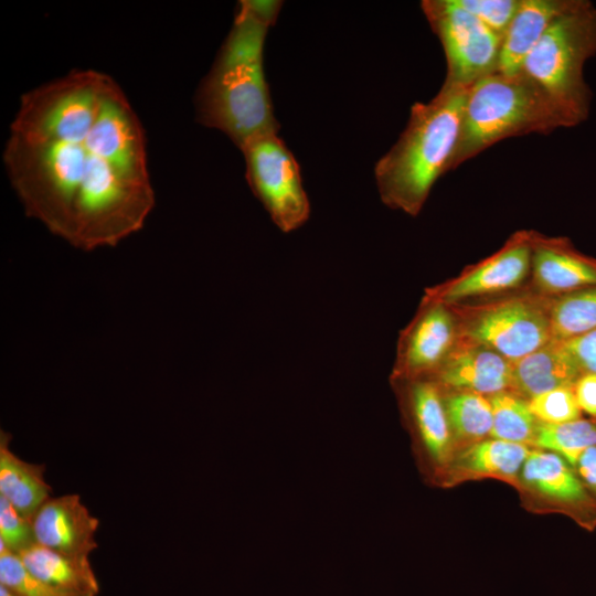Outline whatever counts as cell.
Returning <instances> with one entry per match:
<instances>
[{"instance_id":"1","label":"cell","mask_w":596,"mask_h":596,"mask_svg":"<svg viewBox=\"0 0 596 596\" xmlns=\"http://www.w3.org/2000/svg\"><path fill=\"white\" fill-rule=\"evenodd\" d=\"M2 158L25 214L85 252L139 232L156 204L142 124L96 70L23 94Z\"/></svg>"},{"instance_id":"2","label":"cell","mask_w":596,"mask_h":596,"mask_svg":"<svg viewBox=\"0 0 596 596\" xmlns=\"http://www.w3.org/2000/svg\"><path fill=\"white\" fill-rule=\"evenodd\" d=\"M269 26L248 0L238 1L232 26L195 93L196 120L225 134L238 149L280 129L264 72Z\"/></svg>"},{"instance_id":"3","label":"cell","mask_w":596,"mask_h":596,"mask_svg":"<svg viewBox=\"0 0 596 596\" xmlns=\"http://www.w3.org/2000/svg\"><path fill=\"white\" fill-rule=\"evenodd\" d=\"M467 88L444 82L430 100L412 105L405 129L375 163L386 205L417 214L436 181L451 171Z\"/></svg>"},{"instance_id":"4","label":"cell","mask_w":596,"mask_h":596,"mask_svg":"<svg viewBox=\"0 0 596 596\" xmlns=\"http://www.w3.org/2000/svg\"><path fill=\"white\" fill-rule=\"evenodd\" d=\"M572 125L549 95L519 72H493L467 88L451 170L501 140Z\"/></svg>"},{"instance_id":"5","label":"cell","mask_w":596,"mask_h":596,"mask_svg":"<svg viewBox=\"0 0 596 596\" xmlns=\"http://www.w3.org/2000/svg\"><path fill=\"white\" fill-rule=\"evenodd\" d=\"M596 56V6L578 0L546 30L521 71L533 79L575 127L588 118L592 89L584 67Z\"/></svg>"},{"instance_id":"6","label":"cell","mask_w":596,"mask_h":596,"mask_svg":"<svg viewBox=\"0 0 596 596\" xmlns=\"http://www.w3.org/2000/svg\"><path fill=\"white\" fill-rule=\"evenodd\" d=\"M241 151L247 183L274 224L284 233L302 226L310 215V202L299 164L278 134L253 139Z\"/></svg>"},{"instance_id":"7","label":"cell","mask_w":596,"mask_h":596,"mask_svg":"<svg viewBox=\"0 0 596 596\" xmlns=\"http://www.w3.org/2000/svg\"><path fill=\"white\" fill-rule=\"evenodd\" d=\"M421 8L445 53L444 82L468 87L496 72L502 36L457 0H423Z\"/></svg>"},{"instance_id":"8","label":"cell","mask_w":596,"mask_h":596,"mask_svg":"<svg viewBox=\"0 0 596 596\" xmlns=\"http://www.w3.org/2000/svg\"><path fill=\"white\" fill-rule=\"evenodd\" d=\"M470 334L479 344L494 350L510 362L553 340L549 317L524 301H511L486 312Z\"/></svg>"},{"instance_id":"9","label":"cell","mask_w":596,"mask_h":596,"mask_svg":"<svg viewBox=\"0 0 596 596\" xmlns=\"http://www.w3.org/2000/svg\"><path fill=\"white\" fill-rule=\"evenodd\" d=\"M31 521L36 542L55 552L88 557L97 547L99 521L77 493L49 498Z\"/></svg>"},{"instance_id":"10","label":"cell","mask_w":596,"mask_h":596,"mask_svg":"<svg viewBox=\"0 0 596 596\" xmlns=\"http://www.w3.org/2000/svg\"><path fill=\"white\" fill-rule=\"evenodd\" d=\"M406 393L409 418L419 447L427 460L440 468L451 454V427L437 385L430 381L409 380Z\"/></svg>"},{"instance_id":"11","label":"cell","mask_w":596,"mask_h":596,"mask_svg":"<svg viewBox=\"0 0 596 596\" xmlns=\"http://www.w3.org/2000/svg\"><path fill=\"white\" fill-rule=\"evenodd\" d=\"M578 0H520L519 8L502 36L496 72L515 74L551 24Z\"/></svg>"},{"instance_id":"12","label":"cell","mask_w":596,"mask_h":596,"mask_svg":"<svg viewBox=\"0 0 596 596\" xmlns=\"http://www.w3.org/2000/svg\"><path fill=\"white\" fill-rule=\"evenodd\" d=\"M438 377L444 385L455 390L494 395L512 385L511 362L480 344L453 352Z\"/></svg>"},{"instance_id":"13","label":"cell","mask_w":596,"mask_h":596,"mask_svg":"<svg viewBox=\"0 0 596 596\" xmlns=\"http://www.w3.org/2000/svg\"><path fill=\"white\" fill-rule=\"evenodd\" d=\"M454 324L449 312L434 304L424 310L407 332L397 372L404 379H416L440 363L453 342Z\"/></svg>"},{"instance_id":"14","label":"cell","mask_w":596,"mask_h":596,"mask_svg":"<svg viewBox=\"0 0 596 596\" xmlns=\"http://www.w3.org/2000/svg\"><path fill=\"white\" fill-rule=\"evenodd\" d=\"M571 465L557 454L530 450L523 467V479L539 492L571 508L583 517L596 511L588 489Z\"/></svg>"},{"instance_id":"15","label":"cell","mask_w":596,"mask_h":596,"mask_svg":"<svg viewBox=\"0 0 596 596\" xmlns=\"http://www.w3.org/2000/svg\"><path fill=\"white\" fill-rule=\"evenodd\" d=\"M582 371L562 342L551 340L511 362L512 386L533 397L558 387H573Z\"/></svg>"},{"instance_id":"16","label":"cell","mask_w":596,"mask_h":596,"mask_svg":"<svg viewBox=\"0 0 596 596\" xmlns=\"http://www.w3.org/2000/svg\"><path fill=\"white\" fill-rule=\"evenodd\" d=\"M530 257V243L522 238L514 241L491 260L444 290L439 300L454 302L473 295L513 287L524 278Z\"/></svg>"},{"instance_id":"17","label":"cell","mask_w":596,"mask_h":596,"mask_svg":"<svg viewBox=\"0 0 596 596\" xmlns=\"http://www.w3.org/2000/svg\"><path fill=\"white\" fill-rule=\"evenodd\" d=\"M538 283L549 291L573 292L596 286V260L565 242H540L533 254Z\"/></svg>"},{"instance_id":"18","label":"cell","mask_w":596,"mask_h":596,"mask_svg":"<svg viewBox=\"0 0 596 596\" xmlns=\"http://www.w3.org/2000/svg\"><path fill=\"white\" fill-rule=\"evenodd\" d=\"M11 435L0 433V496L24 518L32 520L49 499L51 487L44 479V465L28 462L10 449Z\"/></svg>"},{"instance_id":"19","label":"cell","mask_w":596,"mask_h":596,"mask_svg":"<svg viewBox=\"0 0 596 596\" xmlns=\"http://www.w3.org/2000/svg\"><path fill=\"white\" fill-rule=\"evenodd\" d=\"M41 581L62 592L96 596L99 587L88 557L55 552L39 543L18 553Z\"/></svg>"},{"instance_id":"20","label":"cell","mask_w":596,"mask_h":596,"mask_svg":"<svg viewBox=\"0 0 596 596\" xmlns=\"http://www.w3.org/2000/svg\"><path fill=\"white\" fill-rule=\"evenodd\" d=\"M529 453L524 444L487 439L462 451L457 459V467L478 475L514 476L522 469Z\"/></svg>"},{"instance_id":"21","label":"cell","mask_w":596,"mask_h":596,"mask_svg":"<svg viewBox=\"0 0 596 596\" xmlns=\"http://www.w3.org/2000/svg\"><path fill=\"white\" fill-rule=\"evenodd\" d=\"M553 340H566L596 330V286L564 295L549 315Z\"/></svg>"},{"instance_id":"22","label":"cell","mask_w":596,"mask_h":596,"mask_svg":"<svg viewBox=\"0 0 596 596\" xmlns=\"http://www.w3.org/2000/svg\"><path fill=\"white\" fill-rule=\"evenodd\" d=\"M532 444L557 454L575 467L583 453L596 445V424L581 418L558 424L541 423Z\"/></svg>"},{"instance_id":"23","label":"cell","mask_w":596,"mask_h":596,"mask_svg":"<svg viewBox=\"0 0 596 596\" xmlns=\"http://www.w3.org/2000/svg\"><path fill=\"white\" fill-rule=\"evenodd\" d=\"M489 401L493 438L524 445L533 441L538 424L529 403L507 392L494 394Z\"/></svg>"},{"instance_id":"24","label":"cell","mask_w":596,"mask_h":596,"mask_svg":"<svg viewBox=\"0 0 596 596\" xmlns=\"http://www.w3.org/2000/svg\"><path fill=\"white\" fill-rule=\"evenodd\" d=\"M445 407L451 432L461 439H480L490 435L492 408L481 394L460 391L446 398Z\"/></svg>"},{"instance_id":"25","label":"cell","mask_w":596,"mask_h":596,"mask_svg":"<svg viewBox=\"0 0 596 596\" xmlns=\"http://www.w3.org/2000/svg\"><path fill=\"white\" fill-rule=\"evenodd\" d=\"M0 585L19 596H81L56 589L29 571L20 556L0 542Z\"/></svg>"},{"instance_id":"26","label":"cell","mask_w":596,"mask_h":596,"mask_svg":"<svg viewBox=\"0 0 596 596\" xmlns=\"http://www.w3.org/2000/svg\"><path fill=\"white\" fill-rule=\"evenodd\" d=\"M532 414L545 424H558L578 419L581 408L573 387H558L531 397Z\"/></svg>"},{"instance_id":"27","label":"cell","mask_w":596,"mask_h":596,"mask_svg":"<svg viewBox=\"0 0 596 596\" xmlns=\"http://www.w3.org/2000/svg\"><path fill=\"white\" fill-rule=\"evenodd\" d=\"M0 542L17 554L38 543L32 521L21 515L2 496H0Z\"/></svg>"},{"instance_id":"28","label":"cell","mask_w":596,"mask_h":596,"mask_svg":"<svg viewBox=\"0 0 596 596\" xmlns=\"http://www.w3.org/2000/svg\"><path fill=\"white\" fill-rule=\"evenodd\" d=\"M457 1L461 7L500 36L504 35L520 4V0Z\"/></svg>"},{"instance_id":"29","label":"cell","mask_w":596,"mask_h":596,"mask_svg":"<svg viewBox=\"0 0 596 596\" xmlns=\"http://www.w3.org/2000/svg\"><path fill=\"white\" fill-rule=\"evenodd\" d=\"M558 341L574 359L582 373L596 374V330Z\"/></svg>"},{"instance_id":"30","label":"cell","mask_w":596,"mask_h":596,"mask_svg":"<svg viewBox=\"0 0 596 596\" xmlns=\"http://www.w3.org/2000/svg\"><path fill=\"white\" fill-rule=\"evenodd\" d=\"M581 411L596 417V374L583 373L573 385Z\"/></svg>"},{"instance_id":"31","label":"cell","mask_w":596,"mask_h":596,"mask_svg":"<svg viewBox=\"0 0 596 596\" xmlns=\"http://www.w3.org/2000/svg\"><path fill=\"white\" fill-rule=\"evenodd\" d=\"M575 467L585 487L596 493V445L583 453Z\"/></svg>"},{"instance_id":"32","label":"cell","mask_w":596,"mask_h":596,"mask_svg":"<svg viewBox=\"0 0 596 596\" xmlns=\"http://www.w3.org/2000/svg\"><path fill=\"white\" fill-rule=\"evenodd\" d=\"M0 596H19L15 593L11 592L9 588L0 585Z\"/></svg>"}]
</instances>
